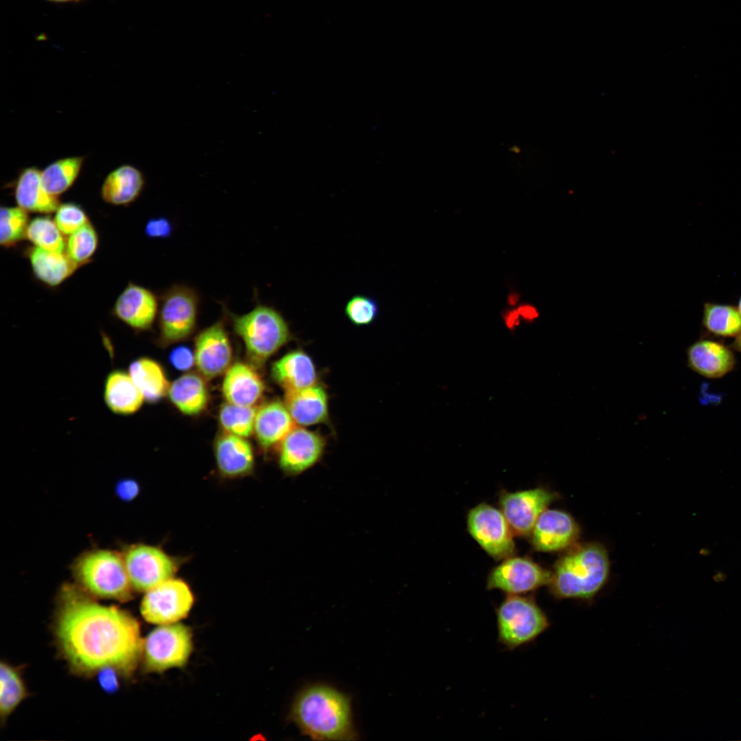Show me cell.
I'll return each instance as SVG.
<instances>
[{
    "label": "cell",
    "instance_id": "6da1fadb",
    "mask_svg": "<svg viewBox=\"0 0 741 741\" xmlns=\"http://www.w3.org/2000/svg\"><path fill=\"white\" fill-rule=\"evenodd\" d=\"M54 627L60 652L77 672L113 669L130 675L141 659L143 639L137 620L73 585L60 592Z\"/></svg>",
    "mask_w": 741,
    "mask_h": 741
},
{
    "label": "cell",
    "instance_id": "7a4b0ae2",
    "mask_svg": "<svg viewBox=\"0 0 741 741\" xmlns=\"http://www.w3.org/2000/svg\"><path fill=\"white\" fill-rule=\"evenodd\" d=\"M288 719L303 736L318 740H354L351 697L326 684L303 687L294 698Z\"/></svg>",
    "mask_w": 741,
    "mask_h": 741
},
{
    "label": "cell",
    "instance_id": "3957f363",
    "mask_svg": "<svg viewBox=\"0 0 741 741\" xmlns=\"http://www.w3.org/2000/svg\"><path fill=\"white\" fill-rule=\"evenodd\" d=\"M609 572V557L602 545H579L556 562L548 584L550 591L558 599L589 600L604 586Z\"/></svg>",
    "mask_w": 741,
    "mask_h": 741
},
{
    "label": "cell",
    "instance_id": "277c9868",
    "mask_svg": "<svg viewBox=\"0 0 741 741\" xmlns=\"http://www.w3.org/2000/svg\"><path fill=\"white\" fill-rule=\"evenodd\" d=\"M235 333L243 340L248 358L261 365L291 339L289 325L275 308L257 303L242 315L231 312L223 305Z\"/></svg>",
    "mask_w": 741,
    "mask_h": 741
},
{
    "label": "cell",
    "instance_id": "5b68a950",
    "mask_svg": "<svg viewBox=\"0 0 741 741\" xmlns=\"http://www.w3.org/2000/svg\"><path fill=\"white\" fill-rule=\"evenodd\" d=\"M74 572L82 587L93 596L126 601L133 587L123 556L107 550L83 554L75 563Z\"/></svg>",
    "mask_w": 741,
    "mask_h": 741
},
{
    "label": "cell",
    "instance_id": "8992f818",
    "mask_svg": "<svg viewBox=\"0 0 741 741\" xmlns=\"http://www.w3.org/2000/svg\"><path fill=\"white\" fill-rule=\"evenodd\" d=\"M498 642L508 650L528 644L549 626L547 615L531 597L508 594L496 609Z\"/></svg>",
    "mask_w": 741,
    "mask_h": 741
},
{
    "label": "cell",
    "instance_id": "52a82bcc",
    "mask_svg": "<svg viewBox=\"0 0 741 741\" xmlns=\"http://www.w3.org/2000/svg\"><path fill=\"white\" fill-rule=\"evenodd\" d=\"M192 650V633L188 626L178 622L158 625L143 639V670L161 673L183 667Z\"/></svg>",
    "mask_w": 741,
    "mask_h": 741
},
{
    "label": "cell",
    "instance_id": "ba28073f",
    "mask_svg": "<svg viewBox=\"0 0 741 741\" xmlns=\"http://www.w3.org/2000/svg\"><path fill=\"white\" fill-rule=\"evenodd\" d=\"M159 336L163 345L189 338L197 325L200 295L193 287L176 284L165 290L160 297Z\"/></svg>",
    "mask_w": 741,
    "mask_h": 741
},
{
    "label": "cell",
    "instance_id": "9c48e42d",
    "mask_svg": "<svg viewBox=\"0 0 741 741\" xmlns=\"http://www.w3.org/2000/svg\"><path fill=\"white\" fill-rule=\"evenodd\" d=\"M127 573L134 589L147 591L174 578L181 560L167 554L159 547L135 544L123 555Z\"/></svg>",
    "mask_w": 741,
    "mask_h": 741
},
{
    "label": "cell",
    "instance_id": "30bf717a",
    "mask_svg": "<svg viewBox=\"0 0 741 741\" xmlns=\"http://www.w3.org/2000/svg\"><path fill=\"white\" fill-rule=\"evenodd\" d=\"M194 602L188 584L172 578L145 591L141 613L148 622L166 624L178 622L189 613Z\"/></svg>",
    "mask_w": 741,
    "mask_h": 741
},
{
    "label": "cell",
    "instance_id": "8fae6325",
    "mask_svg": "<svg viewBox=\"0 0 741 741\" xmlns=\"http://www.w3.org/2000/svg\"><path fill=\"white\" fill-rule=\"evenodd\" d=\"M467 528L482 549L496 560L515 550L513 532L502 510L487 504L473 507L467 516Z\"/></svg>",
    "mask_w": 741,
    "mask_h": 741
},
{
    "label": "cell",
    "instance_id": "7c38bea8",
    "mask_svg": "<svg viewBox=\"0 0 741 741\" xmlns=\"http://www.w3.org/2000/svg\"><path fill=\"white\" fill-rule=\"evenodd\" d=\"M551 572L524 557H508L490 572L486 587L508 594L525 593L548 585Z\"/></svg>",
    "mask_w": 741,
    "mask_h": 741
},
{
    "label": "cell",
    "instance_id": "4fadbf2b",
    "mask_svg": "<svg viewBox=\"0 0 741 741\" xmlns=\"http://www.w3.org/2000/svg\"><path fill=\"white\" fill-rule=\"evenodd\" d=\"M556 497L553 492L536 488L505 492L500 496L499 505L513 532L526 536L531 534L541 514Z\"/></svg>",
    "mask_w": 741,
    "mask_h": 741
},
{
    "label": "cell",
    "instance_id": "5bb4252c",
    "mask_svg": "<svg viewBox=\"0 0 741 741\" xmlns=\"http://www.w3.org/2000/svg\"><path fill=\"white\" fill-rule=\"evenodd\" d=\"M325 445L318 432L295 425L280 443L279 466L287 474H299L319 460Z\"/></svg>",
    "mask_w": 741,
    "mask_h": 741
},
{
    "label": "cell",
    "instance_id": "9a60e30c",
    "mask_svg": "<svg viewBox=\"0 0 741 741\" xmlns=\"http://www.w3.org/2000/svg\"><path fill=\"white\" fill-rule=\"evenodd\" d=\"M195 363L207 378L228 370L233 357L228 332L222 320L202 330L195 340Z\"/></svg>",
    "mask_w": 741,
    "mask_h": 741
},
{
    "label": "cell",
    "instance_id": "2e32d148",
    "mask_svg": "<svg viewBox=\"0 0 741 741\" xmlns=\"http://www.w3.org/2000/svg\"><path fill=\"white\" fill-rule=\"evenodd\" d=\"M532 544L541 552H556L572 545L578 539L580 528L567 513L545 509L531 532Z\"/></svg>",
    "mask_w": 741,
    "mask_h": 741
},
{
    "label": "cell",
    "instance_id": "e0dca14e",
    "mask_svg": "<svg viewBox=\"0 0 741 741\" xmlns=\"http://www.w3.org/2000/svg\"><path fill=\"white\" fill-rule=\"evenodd\" d=\"M158 308V299L154 292L130 283L117 298L113 314L132 329L143 331L152 328Z\"/></svg>",
    "mask_w": 741,
    "mask_h": 741
},
{
    "label": "cell",
    "instance_id": "ac0fdd59",
    "mask_svg": "<svg viewBox=\"0 0 741 741\" xmlns=\"http://www.w3.org/2000/svg\"><path fill=\"white\" fill-rule=\"evenodd\" d=\"M214 454L217 467L224 478L245 477L253 471V449L244 437L224 432L215 442Z\"/></svg>",
    "mask_w": 741,
    "mask_h": 741
},
{
    "label": "cell",
    "instance_id": "d6986e66",
    "mask_svg": "<svg viewBox=\"0 0 741 741\" xmlns=\"http://www.w3.org/2000/svg\"><path fill=\"white\" fill-rule=\"evenodd\" d=\"M688 366L696 373L718 379L731 372L736 363L730 347L711 340H699L687 349Z\"/></svg>",
    "mask_w": 741,
    "mask_h": 741
},
{
    "label": "cell",
    "instance_id": "ffe728a7",
    "mask_svg": "<svg viewBox=\"0 0 741 741\" xmlns=\"http://www.w3.org/2000/svg\"><path fill=\"white\" fill-rule=\"evenodd\" d=\"M285 404L295 423L309 426L329 421V399L324 387L316 384L309 387L286 392Z\"/></svg>",
    "mask_w": 741,
    "mask_h": 741
},
{
    "label": "cell",
    "instance_id": "44dd1931",
    "mask_svg": "<svg viewBox=\"0 0 741 741\" xmlns=\"http://www.w3.org/2000/svg\"><path fill=\"white\" fill-rule=\"evenodd\" d=\"M274 380L286 392L301 390L318 383V375L311 357L304 351H292L272 366Z\"/></svg>",
    "mask_w": 741,
    "mask_h": 741
},
{
    "label": "cell",
    "instance_id": "7402d4cb",
    "mask_svg": "<svg viewBox=\"0 0 741 741\" xmlns=\"http://www.w3.org/2000/svg\"><path fill=\"white\" fill-rule=\"evenodd\" d=\"M14 194L18 206L29 212L48 214L60 204L58 198L45 190L41 171L35 166L21 170L14 183Z\"/></svg>",
    "mask_w": 741,
    "mask_h": 741
},
{
    "label": "cell",
    "instance_id": "603a6c76",
    "mask_svg": "<svg viewBox=\"0 0 741 741\" xmlns=\"http://www.w3.org/2000/svg\"><path fill=\"white\" fill-rule=\"evenodd\" d=\"M264 384L255 369L242 362H236L226 370L222 383V392L227 402L250 407L261 399Z\"/></svg>",
    "mask_w": 741,
    "mask_h": 741
},
{
    "label": "cell",
    "instance_id": "cb8c5ba5",
    "mask_svg": "<svg viewBox=\"0 0 741 741\" xmlns=\"http://www.w3.org/2000/svg\"><path fill=\"white\" fill-rule=\"evenodd\" d=\"M145 184V177L140 169L124 164L106 176L101 187V197L108 204L126 206L140 196Z\"/></svg>",
    "mask_w": 741,
    "mask_h": 741
},
{
    "label": "cell",
    "instance_id": "d4e9b609",
    "mask_svg": "<svg viewBox=\"0 0 741 741\" xmlns=\"http://www.w3.org/2000/svg\"><path fill=\"white\" fill-rule=\"evenodd\" d=\"M294 426L285 404L272 401L257 410L254 432L259 445L267 449L281 443Z\"/></svg>",
    "mask_w": 741,
    "mask_h": 741
},
{
    "label": "cell",
    "instance_id": "484cf974",
    "mask_svg": "<svg viewBox=\"0 0 741 741\" xmlns=\"http://www.w3.org/2000/svg\"><path fill=\"white\" fill-rule=\"evenodd\" d=\"M27 254L36 278L49 286H58L79 267L64 252L34 246Z\"/></svg>",
    "mask_w": 741,
    "mask_h": 741
},
{
    "label": "cell",
    "instance_id": "4316f807",
    "mask_svg": "<svg viewBox=\"0 0 741 741\" xmlns=\"http://www.w3.org/2000/svg\"><path fill=\"white\" fill-rule=\"evenodd\" d=\"M104 395L108 408L121 415L136 412L145 399L129 373L121 370H115L108 375Z\"/></svg>",
    "mask_w": 741,
    "mask_h": 741
},
{
    "label": "cell",
    "instance_id": "83f0119b",
    "mask_svg": "<svg viewBox=\"0 0 741 741\" xmlns=\"http://www.w3.org/2000/svg\"><path fill=\"white\" fill-rule=\"evenodd\" d=\"M171 401L183 413L195 415L201 412L208 402V391L202 378L195 373L185 374L169 386Z\"/></svg>",
    "mask_w": 741,
    "mask_h": 741
},
{
    "label": "cell",
    "instance_id": "f1b7e54d",
    "mask_svg": "<svg viewBox=\"0 0 741 741\" xmlns=\"http://www.w3.org/2000/svg\"><path fill=\"white\" fill-rule=\"evenodd\" d=\"M129 375L149 402L159 401L168 392L169 382L161 366L148 357L138 358L130 364Z\"/></svg>",
    "mask_w": 741,
    "mask_h": 741
},
{
    "label": "cell",
    "instance_id": "f546056e",
    "mask_svg": "<svg viewBox=\"0 0 741 741\" xmlns=\"http://www.w3.org/2000/svg\"><path fill=\"white\" fill-rule=\"evenodd\" d=\"M85 158L69 156L56 160L41 171V179L45 190L58 197L67 191L78 178Z\"/></svg>",
    "mask_w": 741,
    "mask_h": 741
},
{
    "label": "cell",
    "instance_id": "4dcf8cb0",
    "mask_svg": "<svg viewBox=\"0 0 741 741\" xmlns=\"http://www.w3.org/2000/svg\"><path fill=\"white\" fill-rule=\"evenodd\" d=\"M703 325L716 336H736L741 331V316L733 306L707 303L703 308Z\"/></svg>",
    "mask_w": 741,
    "mask_h": 741
},
{
    "label": "cell",
    "instance_id": "1f68e13d",
    "mask_svg": "<svg viewBox=\"0 0 741 741\" xmlns=\"http://www.w3.org/2000/svg\"><path fill=\"white\" fill-rule=\"evenodd\" d=\"M0 684V715L3 721L27 696V692L19 670L7 662H1Z\"/></svg>",
    "mask_w": 741,
    "mask_h": 741
},
{
    "label": "cell",
    "instance_id": "d6a6232c",
    "mask_svg": "<svg viewBox=\"0 0 741 741\" xmlns=\"http://www.w3.org/2000/svg\"><path fill=\"white\" fill-rule=\"evenodd\" d=\"M26 237L36 247L64 252L66 242L55 221L47 216H38L29 222Z\"/></svg>",
    "mask_w": 741,
    "mask_h": 741
},
{
    "label": "cell",
    "instance_id": "836d02e7",
    "mask_svg": "<svg viewBox=\"0 0 741 741\" xmlns=\"http://www.w3.org/2000/svg\"><path fill=\"white\" fill-rule=\"evenodd\" d=\"M257 408L226 402L220 410V423L224 432L246 438L254 432Z\"/></svg>",
    "mask_w": 741,
    "mask_h": 741
},
{
    "label": "cell",
    "instance_id": "e575fe53",
    "mask_svg": "<svg viewBox=\"0 0 741 741\" xmlns=\"http://www.w3.org/2000/svg\"><path fill=\"white\" fill-rule=\"evenodd\" d=\"M27 212L19 206L1 207L0 243L2 246H14L26 237L29 224Z\"/></svg>",
    "mask_w": 741,
    "mask_h": 741
},
{
    "label": "cell",
    "instance_id": "d590c367",
    "mask_svg": "<svg viewBox=\"0 0 741 741\" xmlns=\"http://www.w3.org/2000/svg\"><path fill=\"white\" fill-rule=\"evenodd\" d=\"M98 235L94 226L87 223L69 235L66 242V252L79 266L87 263L98 246Z\"/></svg>",
    "mask_w": 741,
    "mask_h": 741
},
{
    "label": "cell",
    "instance_id": "8d00e7d4",
    "mask_svg": "<svg viewBox=\"0 0 741 741\" xmlns=\"http://www.w3.org/2000/svg\"><path fill=\"white\" fill-rule=\"evenodd\" d=\"M344 311L352 324L365 326L371 324L376 319L379 314V305L374 298L357 294L347 301Z\"/></svg>",
    "mask_w": 741,
    "mask_h": 741
},
{
    "label": "cell",
    "instance_id": "74e56055",
    "mask_svg": "<svg viewBox=\"0 0 741 741\" xmlns=\"http://www.w3.org/2000/svg\"><path fill=\"white\" fill-rule=\"evenodd\" d=\"M55 212L54 221L64 235H71L89 222L84 209L76 203L60 204Z\"/></svg>",
    "mask_w": 741,
    "mask_h": 741
},
{
    "label": "cell",
    "instance_id": "f35d334b",
    "mask_svg": "<svg viewBox=\"0 0 741 741\" xmlns=\"http://www.w3.org/2000/svg\"><path fill=\"white\" fill-rule=\"evenodd\" d=\"M174 226L172 222L163 217H153L148 220L145 224V234L150 238L165 239L169 237L173 232Z\"/></svg>",
    "mask_w": 741,
    "mask_h": 741
},
{
    "label": "cell",
    "instance_id": "ab89813d",
    "mask_svg": "<svg viewBox=\"0 0 741 741\" xmlns=\"http://www.w3.org/2000/svg\"><path fill=\"white\" fill-rule=\"evenodd\" d=\"M170 361L176 368L185 370L192 366L195 356L188 348L180 346L172 352Z\"/></svg>",
    "mask_w": 741,
    "mask_h": 741
},
{
    "label": "cell",
    "instance_id": "60d3db41",
    "mask_svg": "<svg viewBox=\"0 0 741 741\" xmlns=\"http://www.w3.org/2000/svg\"><path fill=\"white\" fill-rule=\"evenodd\" d=\"M139 491V484L132 480L121 481L117 486V492L120 498L129 500L134 498Z\"/></svg>",
    "mask_w": 741,
    "mask_h": 741
},
{
    "label": "cell",
    "instance_id": "b9f144b4",
    "mask_svg": "<svg viewBox=\"0 0 741 741\" xmlns=\"http://www.w3.org/2000/svg\"><path fill=\"white\" fill-rule=\"evenodd\" d=\"M503 320L506 328L510 331L515 330L522 321L517 308L506 311Z\"/></svg>",
    "mask_w": 741,
    "mask_h": 741
},
{
    "label": "cell",
    "instance_id": "7bdbcfd3",
    "mask_svg": "<svg viewBox=\"0 0 741 741\" xmlns=\"http://www.w3.org/2000/svg\"><path fill=\"white\" fill-rule=\"evenodd\" d=\"M517 309L522 320L532 322L538 317V311L535 307L530 305H521Z\"/></svg>",
    "mask_w": 741,
    "mask_h": 741
},
{
    "label": "cell",
    "instance_id": "ee69618b",
    "mask_svg": "<svg viewBox=\"0 0 741 741\" xmlns=\"http://www.w3.org/2000/svg\"><path fill=\"white\" fill-rule=\"evenodd\" d=\"M730 348L741 353V331L736 336V339L731 344Z\"/></svg>",
    "mask_w": 741,
    "mask_h": 741
},
{
    "label": "cell",
    "instance_id": "f6af8a7d",
    "mask_svg": "<svg viewBox=\"0 0 741 741\" xmlns=\"http://www.w3.org/2000/svg\"><path fill=\"white\" fill-rule=\"evenodd\" d=\"M726 578H727V575L724 572H722L721 571L717 572L713 576V579L716 583L724 582L726 580Z\"/></svg>",
    "mask_w": 741,
    "mask_h": 741
},
{
    "label": "cell",
    "instance_id": "bcb514c9",
    "mask_svg": "<svg viewBox=\"0 0 741 741\" xmlns=\"http://www.w3.org/2000/svg\"><path fill=\"white\" fill-rule=\"evenodd\" d=\"M519 296L516 294H510L508 296V303L511 305H515L518 302Z\"/></svg>",
    "mask_w": 741,
    "mask_h": 741
},
{
    "label": "cell",
    "instance_id": "7dc6e473",
    "mask_svg": "<svg viewBox=\"0 0 741 741\" xmlns=\"http://www.w3.org/2000/svg\"><path fill=\"white\" fill-rule=\"evenodd\" d=\"M710 553V550L707 548H703L699 550V554L703 556H709Z\"/></svg>",
    "mask_w": 741,
    "mask_h": 741
},
{
    "label": "cell",
    "instance_id": "c3c4849f",
    "mask_svg": "<svg viewBox=\"0 0 741 741\" xmlns=\"http://www.w3.org/2000/svg\"><path fill=\"white\" fill-rule=\"evenodd\" d=\"M47 1L56 2V3H66V2H73V1L76 2V1H81V0H47Z\"/></svg>",
    "mask_w": 741,
    "mask_h": 741
},
{
    "label": "cell",
    "instance_id": "681fc988",
    "mask_svg": "<svg viewBox=\"0 0 741 741\" xmlns=\"http://www.w3.org/2000/svg\"><path fill=\"white\" fill-rule=\"evenodd\" d=\"M737 309H738V311H739V313H740V314L741 316V297L739 299Z\"/></svg>",
    "mask_w": 741,
    "mask_h": 741
}]
</instances>
